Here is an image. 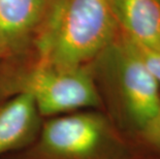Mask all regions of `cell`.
I'll return each mask as SVG.
<instances>
[{
	"label": "cell",
	"instance_id": "obj_10",
	"mask_svg": "<svg viewBox=\"0 0 160 159\" xmlns=\"http://www.w3.org/2000/svg\"><path fill=\"white\" fill-rule=\"evenodd\" d=\"M158 1H159V2H160V0H158Z\"/></svg>",
	"mask_w": 160,
	"mask_h": 159
},
{
	"label": "cell",
	"instance_id": "obj_6",
	"mask_svg": "<svg viewBox=\"0 0 160 159\" xmlns=\"http://www.w3.org/2000/svg\"><path fill=\"white\" fill-rule=\"evenodd\" d=\"M43 118L31 97L17 94L0 102V159L28 147L38 134Z\"/></svg>",
	"mask_w": 160,
	"mask_h": 159
},
{
	"label": "cell",
	"instance_id": "obj_5",
	"mask_svg": "<svg viewBox=\"0 0 160 159\" xmlns=\"http://www.w3.org/2000/svg\"><path fill=\"white\" fill-rule=\"evenodd\" d=\"M53 0H0V56H16L32 45Z\"/></svg>",
	"mask_w": 160,
	"mask_h": 159
},
{
	"label": "cell",
	"instance_id": "obj_9",
	"mask_svg": "<svg viewBox=\"0 0 160 159\" xmlns=\"http://www.w3.org/2000/svg\"><path fill=\"white\" fill-rule=\"evenodd\" d=\"M131 159H160L158 157H153V156H141V157H138V156H135L133 158H131Z\"/></svg>",
	"mask_w": 160,
	"mask_h": 159
},
{
	"label": "cell",
	"instance_id": "obj_3",
	"mask_svg": "<svg viewBox=\"0 0 160 159\" xmlns=\"http://www.w3.org/2000/svg\"><path fill=\"white\" fill-rule=\"evenodd\" d=\"M135 148L101 110L46 118L28 147L1 159H131Z\"/></svg>",
	"mask_w": 160,
	"mask_h": 159
},
{
	"label": "cell",
	"instance_id": "obj_11",
	"mask_svg": "<svg viewBox=\"0 0 160 159\" xmlns=\"http://www.w3.org/2000/svg\"><path fill=\"white\" fill-rule=\"evenodd\" d=\"M0 58H1V56H0Z\"/></svg>",
	"mask_w": 160,
	"mask_h": 159
},
{
	"label": "cell",
	"instance_id": "obj_4",
	"mask_svg": "<svg viewBox=\"0 0 160 159\" xmlns=\"http://www.w3.org/2000/svg\"><path fill=\"white\" fill-rule=\"evenodd\" d=\"M0 94L4 99L17 94L30 96L43 119L81 110L102 111L90 65L64 68L33 58L3 77Z\"/></svg>",
	"mask_w": 160,
	"mask_h": 159
},
{
	"label": "cell",
	"instance_id": "obj_7",
	"mask_svg": "<svg viewBox=\"0 0 160 159\" xmlns=\"http://www.w3.org/2000/svg\"><path fill=\"white\" fill-rule=\"evenodd\" d=\"M121 32L132 42L160 51L158 0H113Z\"/></svg>",
	"mask_w": 160,
	"mask_h": 159
},
{
	"label": "cell",
	"instance_id": "obj_8",
	"mask_svg": "<svg viewBox=\"0 0 160 159\" xmlns=\"http://www.w3.org/2000/svg\"><path fill=\"white\" fill-rule=\"evenodd\" d=\"M124 36L127 38L132 50L137 54L141 62L144 64L145 68L148 70L149 73L154 77L160 86V51L138 45V43L129 39L126 35Z\"/></svg>",
	"mask_w": 160,
	"mask_h": 159
},
{
	"label": "cell",
	"instance_id": "obj_1",
	"mask_svg": "<svg viewBox=\"0 0 160 159\" xmlns=\"http://www.w3.org/2000/svg\"><path fill=\"white\" fill-rule=\"evenodd\" d=\"M89 65L114 126L135 149L160 154V86L123 33Z\"/></svg>",
	"mask_w": 160,
	"mask_h": 159
},
{
	"label": "cell",
	"instance_id": "obj_2",
	"mask_svg": "<svg viewBox=\"0 0 160 159\" xmlns=\"http://www.w3.org/2000/svg\"><path fill=\"white\" fill-rule=\"evenodd\" d=\"M120 31L113 0H53L32 42L33 58L64 68L87 66Z\"/></svg>",
	"mask_w": 160,
	"mask_h": 159
}]
</instances>
